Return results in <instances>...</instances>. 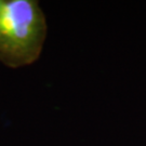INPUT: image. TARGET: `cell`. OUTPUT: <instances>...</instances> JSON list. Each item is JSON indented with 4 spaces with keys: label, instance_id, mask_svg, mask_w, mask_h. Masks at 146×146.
Here are the masks:
<instances>
[{
    "label": "cell",
    "instance_id": "6da1fadb",
    "mask_svg": "<svg viewBox=\"0 0 146 146\" xmlns=\"http://www.w3.org/2000/svg\"><path fill=\"white\" fill-rule=\"evenodd\" d=\"M47 36V22L36 0H0V62L20 68L36 62Z\"/></svg>",
    "mask_w": 146,
    "mask_h": 146
}]
</instances>
